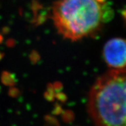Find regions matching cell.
I'll use <instances>...</instances> for the list:
<instances>
[{
  "mask_svg": "<svg viewBox=\"0 0 126 126\" xmlns=\"http://www.w3.org/2000/svg\"><path fill=\"white\" fill-rule=\"evenodd\" d=\"M106 0H58L52 19L58 32L72 41L97 34L110 12Z\"/></svg>",
  "mask_w": 126,
  "mask_h": 126,
  "instance_id": "obj_1",
  "label": "cell"
},
{
  "mask_svg": "<svg viewBox=\"0 0 126 126\" xmlns=\"http://www.w3.org/2000/svg\"><path fill=\"white\" fill-rule=\"evenodd\" d=\"M88 110L96 126H126V67L98 78L90 90Z\"/></svg>",
  "mask_w": 126,
  "mask_h": 126,
  "instance_id": "obj_2",
  "label": "cell"
},
{
  "mask_svg": "<svg viewBox=\"0 0 126 126\" xmlns=\"http://www.w3.org/2000/svg\"><path fill=\"white\" fill-rule=\"evenodd\" d=\"M103 57L112 69L126 67V40L115 38L108 41L103 49Z\"/></svg>",
  "mask_w": 126,
  "mask_h": 126,
  "instance_id": "obj_3",
  "label": "cell"
}]
</instances>
